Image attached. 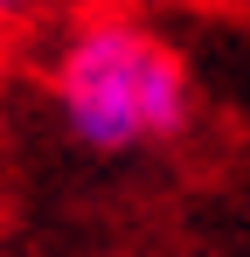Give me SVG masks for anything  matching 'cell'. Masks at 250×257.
<instances>
[{"label": "cell", "instance_id": "cell-2", "mask_svg": "<svg viewBox=\"0 0 250 257\" xmlns=\"http://www.w3.org/2000/svg\"><path fill=\"white\" fill-rule=\"evenodd\" d=\"M28 14H42V0H0V28H21Z\"/></svg>", "mask_w": 250, "mask_h": 257}, {"label": "cell", "instance_id": "cell-1", "mask_svg": "<svg viewBox=\"0 0 250 257\" xmlns=\"http://www.w3.org/2000/svg\"><path fill=\"white\" fill-rule=\"evenodd\" d=\"M49 104L90 160H139L195 132L202 90L188 56L139 14H83L49 56Z\"/></svg>", "mask_w": 250, "mask_h": 257}]
</instances>
